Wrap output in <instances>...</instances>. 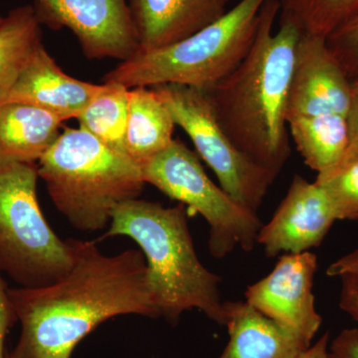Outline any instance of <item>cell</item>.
Returning a JSON list of instances; mask_svg holds the SVG:
<instances>
[{
	"instance_id": "3957f363",
	"label": "cell",
	"mask_w": 358,
	"mask_h": 358,
	"mask_svg": "<svg viewBox=\"0 0 358 358\" xmlns=\"http://www.w3.org/2000/svg\"><path fill=\"white\" fill-rule=\"evenodd\" d=\"M127 236L140 247L147 262L148 282L159 317L176 322L197 308L213 322L225 324L221 278L200 262L185 205L166 207L129 199L115 209L103 238Z\"/></svg>"
},
{
	"instance_id": "83f0119b",
	"label": "cell",
	"mask_w": 358,
	"mask_h": 358,
	"mask_svg": "<svg viewBox=\"0 0 358 358\" xmlns=\"http://www.w3.org/2000/svg\"><path fill=\"white\" fill-rule=\"evenodd\" d=\"M345 274H358V247L331 264L327 270L329 277L339 278Z\"/></svg>"
},
{
	"instance_id": "44dd1931",
	"label": "cell",
	"mask_w": 358,
	"mask_h": 358,
	"mask_svg": "<svg viewBox=\"0 0 358 358\" xmlns=\"http://www.w3.org/2000/svg\"><path fill=\"white\" fill-rule=\"evenodd\" d=\"M281 16L301 32L327 37L358 13V0H279Z\"/></svg>"
},
{
	"instance_id": "8fae6325",
	"label": "cell",
	"mask_w": 358,
	"mask_h": 358,
	"mask_svg": "<svg viewBox=\"0 0 358 358\" xmlns=\"http://www.w3.org/2000/svg\"><path fill=\"white\" fill-rule=\"evenodd\" d=\"M353 84L327 47L326 37L301 33L294 52L287 120L324 114L348 115Z\"/></svg>"
},
{
	"instance_id": "9a60e30c",
	"label": "cell",
	"mask_w": 358,
	"mask_h": 358,
	"mask_svg": "<svg viewBox=\"0 0 358 358\" xmlns=\"http://www.w3.org/2000/svg\"><path fill=\"white\" fill-rule=\"evenodd\" d=\"M224 308L229 341L218 358H296L310 346L247 301H225Z\"/></svg>"
},
{
	"instance_id": "5bb4252c",
	"label": "cell",
	"mask_w": 358,
	"mask_h": 358,
	"mask_svg": "<svg viewBox=\"0 0 358 358\" xmlns=\"http://www.w3.org/2000/svg\"><path fill=\"white\" fill-rule=\"evenodd\" d=\"M103 86L65 74L41 44L4 103L36 106L67 121L77 119Z\"/></svg>"
},
{
	"instance_id": "e0dca14e",
	"label": "cell",
	"mask_w": 358,
	"mask_h": 358,
	"mask_svg": "<svg viewBox=\"0 0 358 358\" xmlns=\"http://www.w3.org/2000/svg\"><path fill=\"white\" fill-rule=\"evenodd\" d=\"M173 117L150 87L129 89L126 154L143 167L173 143Z\"/></svg>"
},
{
	"instance_id": "9c48e42d",
	"label": "cell",
	"mask_w": 358,
	"mask_h": 358,
	"mask_svg": "<svg viewBox=\"0 0 358 358\" xmlns=\"http://www.w3.org/2000/svg\"><path fill=\"white\" fill-rule=\"evenodd\" d=\"M40 23L68 28L91 59L133 57L138 50L128 0H35Z\"/></svg>"
},
{
	"instance_id": "484cf974",
	"label": "cell",
	"mask_w": 358,
	"mask_h": 358,
	"mask_svg": "<svg viewBox=\"0 0 358 358\" xmlns=\"http://www.w3.org/2000/svg\"><path fill=\"white\" fill-rule=\"evenodd\" d=\"M341 281L339 307L358 322V274H345Z\"/></svg>"
},
{
	"instance_id": "5b68a950",
	"label": "cell",
	"mask_w": 358,
	"mask_h": 358,
	"mask_svg": "<svg viewBox=\"0 0 358 358\" xmlns=\"http://www.w3.org/2000/svg\"><path fill=\"white\" fill-rule=\"evenodd\" d=\"M266 0H241L215 22L164 48L136 52L105 82L128 89L176 84L210 91L246 57Z\"/></svg>"
},
{
	"instance_id": "ba28073f",
	"label": "cell",
	"mask_w": 358,
	"mask_h": 358,
	"mask_svg": "<svg viewBox=\"0 0 358 358\" xmlns=\"http://www.w3.org/2000/svg\"><path fill=\"white\" fill-rule=\"evenodd\" d=\"M152 88L217 176L224 192L257 213L277 176L257 166L233 145L219 124L208 92L176 84Z\"/></svg>"
},
{
	"instance_id": "277c9868",
	"label": "cell",
	"mask_w": 358,
	"mask_h": 358,
	"mask_svg": "<svg viewBox=\"0 0 358 358\" xmlns=\"http://www.w3.org/2000/svg\"><path fill=\"white\" fill-rule=\"evenodd\" d=\"M37 173L56 208L89 233L107 227L115 209L138 199L145 185L140 166L80 127L60 134Z\"/></svg>"
},
{
	"instance_id": "7402d4cb",
	"label": "cell",
	"mask_w": 358,
	"mask_h": 358,
	"mask_svg": "<svg viewBox=\"0 0 358 358\" xmlns=\"http://www.w3.org/2000/svg\"><path fill=\"white\" fill-rule=\"evenodd\" d=\"M315 182L331 200L338 220H357L358 159L329 173L317 174Z\"/></svg>"
},
{
	"instance_id": "52a82bcc",
	"label": "cell",
	"mask_w": 358,
	"mask_h": 358,
	"mask_svg": "<svg viewBox=\"0 0 358 358\" xmlns=\"http://www.w3.org/2000/svg\"><path fill=\"white\" fill-rule=\"evenodd\" d=\"M145 183L188 205L210 226L208 247L221 259L236 247H255L262 223L256 212L238 203L205 173L195 152L180 141L173 143L141 167Z\"/></svg>"
},
{
	"instance_id": "1f68e13d",
	"label": "cell",
	"mask_w": 358,
	"mask_h": 358,
	"mask_svg": "<svg viewBox=\"0 0 358 358\" xmlns=\"http://www.w3.org/2000/svg\"><path fill=\"white\" fill-rule=\"evenodd\" d=\"M3 16L1 15V13H0V23L2 22V20H3Z\"/></svg>"
},
{
	"instance_id": "2e32d148",
	"label": "cell",
	"mask_w": 358,
	"mask_h": 358,
	"mask_svg": "<svg viewBox=\"0 0 358 358\" xmlns=\"http://www.w3.org/2000/svg\"><path fill=\"white\" fill-rule=\"evenodd\" d=\"M63 121L49 110L23 103L0 105V160L35 164L52 147Z\"/></svg>"
},
{
	"instance_id": "4dcf8cb0",
	"label": "cell",
	"mask_w": 358,
	"mask_h": 358,
	"mask_svg": "<svg viewBox=\"0 0 358 358\" xmlns=\"http://www.w3.org/2000/svg\"><path fill=\"white\" fill-rule=\"evenodd\" d=\"M6 358H13V355H10V352L6 353Z\"/></svg>"
},
{
	"instance_id": "603a6c76",
	"label": "cell",
	"mask_w": 358,
	"mask_h": 358,
	"mask_svg": "<svg viewBox=\"0 0 358 358\" xmlns=\"http://www.w3.org/2000/svg\"><path fill=\"white\" fill-rule=\"evenodd\" d=\"M326 41L350 82L358 83V13L329 33Z\"/></svg>"
},
{
	"instance_id": "ac0fdd59",
	"label": "cell",
	"mask_w": 358,
	"mask_h": 358,
	"mask_svg": "<svg viewBox=\"0 0 358 358\" xmlns=\"http://www.w3.org/2000/svg\"><path fill=\"white\" fill-rule=\"evenodd\" d=\"M289 133L306 164L317 174L338 166L348 148L345 115L324 114L287 120Z\"/></svg>"
},
{
	"instance_id": "cb8c5ba5",
	"label": "cell",
	"mask_w": 358,
	"mask_h": 358,
	"mask_svg": "<svg viewBox=\"0 0 358 358\" xmlns=\"http://www.w3.org/2000/svg\"><path fill=\"white\" fill-rule=\"evenodd\" d=\"M346 122H348V148H346L345 157L339 162L338 166L334 169L345 166L358 159V94L355 93L352 106L346 115Z\"/></svg>"
},
{
	"instance_id": "6da1fadb",
	"label": "cell",
	"mask_w": 358,
	"mask_h": 358,
	"mask_svg": "<svg viewBox=\"0 0 358 358\" xmlns=\"http://www.w3.org/2000/svg\"><path fill=\"white\" fill-rule=\"evenodd\" d=\"M67 274L47 286L9 289L20 338L13 358H71L103 322L120 315L159 317L141 250L105 255L95 242L68 239Z\"/></svg>"
},
{
	"instance_id": "d6986e66",
	"label": "cell",
	"mask_w": 358,
	"mask_h": 358,
	"mask_svg": "<svg viewBox=\"0 0 358 358\" xmlns=\"http://www.w3.org/2000/svg\"><path fill=\"white\" fill-rule=\"evenodd\" d=\"M40 24L32 6L16 7L0 23V105L42 44Z\"/></svg>"
},
{
	"instance_id": "d4e9b609",
	"label": "cell",
	"mask_w": 358,
	"mask_h": 358,
	"mask_svg": "<svg viewBox=\"0 0 358 358\" xmlns=\"http://www.w3.org/2000/svg\"><path fill=\"white\" fill-rule=\"evenodd\" d=\"M16 322L13 303L9 298L8 288H7L0 271V358H6L4 343L9 327Z\"/></svg>"
},
{
	"instance_id": "4fadbf2b",
	"label": "cell",
	"mask_w": 358,
	"mask_h": 358,
	"mask_svg": "<svg viewBox=\"0 0 358 358\" xmlns=\"http://www.w3.org/2000/svg\"><path fill=\"white\" fill-rule=\"evenodd\" d=\"M230 0H128L138 52L164 48L192 36L228 11Z\"/></svg>"
},
{
	"instance_id": "30bf717a",
	"label": "cell",
	"mask_w": 358,
	"mask_h": 358,
	"mask_svg": "<svg viewBox=\"0 0 358 358\" xmlns=\"http://www.w3.org/2000/svg\"><path fill=\"white\" fill-rule=\"evenodd\" d=\"M317 268V256L310 251L284 254L267 277L247 289L246 301L282 329L312 345L322 322L313 293Z\"/></svg>"
},
{
	"instance_id": "f1b7e54d",
	"label": "cell",
	"mask_w": 358,
	"mask_h": 358,
	"mask_svg": "<svg viewBox=\"0 0 358 358\" xmlns=\"http://www.w3.org/2000/svg\"><path fill=\"white\" fill-rule=\"evenodd\" d=\"M296 358H334L329 350V334H324L315 345H310Z\"/></svg>"
},
{
	"instance_id": "8992f818",
	"label": "cell",
	"mask_w": 358,
	"mask_h": 358,
	"mask_svg": "<svg viewBox=\"0 0 358 358\" xmlns=\"http://www.w3.org/2000/svg\"><path fill=\"white\" fill-rule=\"evenodd\" d=\"M36 164L0 160V271L23 288L67 274L73 252L45 219L37 199Z\"/></svg>"
},
{
	"instance_id": "4316f807",
	"label": "cell",
	"mask_w": 358,
	"mask_h": 358,
	"mask_svg": "<svg viewBox=\"0 0 358 358\" xmlns=\"http://www.w3.org/2000/svg\"><path fill=\"white\" fill-rule=\"evenodd\" d=\"M329 350L334 358H358V329H343Z\"/></svg>"
},
{
	"instance_id": "7c38bea8",
	"label": "cell",
	"mask_w": 358,
	"mask_h": 358,
	"mask_svg": "<svg viewBox=\"0 0 358 358\" xmlns=\"http://www.w3.org/2000/svg\"><path fill=\"white\" fill-rule=\"evenodd\" d=\"M336 221L324 189L296 174L274 216L261 228L257 243L268 257L303 253L320 246Z\"/></svg>"
},
{
	"instance_id": "ffe728a7",
	"label": "cell",
	"mask_w": 358,
	"mask_h": 358,
	"mask_svg": "<svg viewBox=\"0 0 358 358\" xmlns=\"http://www.w3.org/2000/svg\"><path fill=\"white\" fill-rule=\"evenodd\" d=\"M103 89L77 117L80 128L93 134L103 145L126 154L129 89L120 84H103Z\"/></svg>"
},
{
	"instance_id": "d6a6232c",
	"label": "cell",
	"mask_w": 358,
	"mask_h": 358,
	"mask_svg": "<svg viewBox=\"0 0 358 358\" xmlns=\"http://www.w3.org/2000/svg\"><path fill=\"white\" fill-rule=\"evenodd\" d=\"M152 358H159V357H152Z\"/></svg>"
},
{
	"instance_id": "7a4b0ae2",
	"label": "cell",
	"mask_w": 358,
	"mask_h": 358,
	"mask_svg": "<svg viewBox=\"0 0 358 358\" xmlns=\"http://www.w3.org/2000/svg\"><path fill=\"white\" fill-rule=\"evenodd\" d=\"M279 0H266L255 40L236 69L208 92L224 133L257 166L279 176L291 155L287 106L301 31L280 22Z\"/></svg>"
},
{
	"instance_id": "f546056e",
	"label": "cell",
	"mask_w": 358,
	"mask_h": 358,
	"mask_svg": "<svg viewBox=\"0 0 358 358\" xmlns=\"http://www.w3.org/2000/svg\"><path fill=\"white\" fill-rule=\"evenodd\" d=\"M353 91H355V94H358V83L353 84Z\"/></svg>"
}]
</instances>
